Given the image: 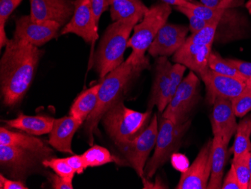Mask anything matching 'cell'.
<instances>
[{
	"mask_svg": "<svg viewBox=\"0 0 251 189\" xmlns=\"http://www.w3.org/2000/svg\"><path fill=\"white\" fill-rule=\"evenodd\" d=\"M186 1H187V2H192L193 0H186Z\"/></svg>",
	"mask_w": 251,
	"mask_h": 189,
	"instance_id": "obj_49",
	"label": "cell"
},
{
	"mask_svg": "<svg viewBox=\"0 0 251 189\" xmlns=\"http://www.w3.org/2000/svg\"><path fill=\"white\" fill-rule=\"evenodd\" d=\"M0 145L11 146L36 154L43 160L52 158L53 151L47 142L28 134L14 132L4 127L0 128Z\"/></svg>",
	"mask_w": 251,
	"mask_h": 189,
	"instance_id": "obj_18",
	"label": "cell"
},
{
	"mask_svg": "<svg viewBox=\"0 0 251 189\" xmlns=\"http://www.w3.org/2000/svg\"><path fill=\"white\" fill-rule=\"evenodd\" d=\"M211 49V46H199L185 42L176 52L173 60L175 63H180L200 76L209 69L208 59Z\"/></svg>",
	"mask_w": 251,
	"mask_h": 189,
	"instance_id": "obj_19",
	"label": "cell"
},
{
	"mask_svg": "<svg viewBox=\"0 0 251 189\" xmlns=\"http://www.w3.org/2000/svg\"><path fill=\"white\" fill-rule=\"evenodd\" d=\"M152 110L137 112L126 107L120 97L101 118L107 135L117 146L132 142L143 132L151 120Z\"/></svg>",
	"mask_w": 251,
	"mask_h": 189,
	"instance_id": "obj_4",
	"label": "cell"
},
{
	"mask_svg": "<svg viewBox=\"0 0 251 189\" xmlns=\"http://www.w3.org/2000/svg\"><path fill=\"white\" fill-rule=\"evenodd\" d=\"M14 37L23 39L33 46H43L51 39H54L61 25L56 21L35 22L30 15H25L16 19Z\"/></svg>",
	"mask_w": 251,
	"mask_h": 189,
	"instance_id": "obj_12",
	"label": "cell"
},
{
	"mask_svg": "<svg viewBox=\"0 0 251 189\" xmlns=\"http://www.w3.org/2000/svg\"><path fill=\"white\" fill-rule=\"evenodd\" d=\"M82 124L72 115L55 119L53 128L49 134L50 146L59 152L74 155L72 142L75 134Z\"/></svg>",
	"mask_w": 251,
	"mask_h": 189,
	"instance_id": "obj_20",
	"label": "cell"
},
{
	"mask_svg": "<svg viewBox=\"0 0 251 189\" xmlns=\"http://www.w3.org/2000/svg\"><path fill=\"white\" fill-rule=\"evenodd\" d=\"M43 159L36 154L14 147L0 145V164L2 170L14 180H21L35 171Z\"/></svg>",
	"mask_w": 251,
	"mask_h": 189,
	"instance_id": "obj_9",
	"label": "cell"
},
{
	"mask_svg": "<svg viewBox=\"0 0 251 189\" xmlns=\"http://www.w3.org/2000/svg\"><path fill=\"white\" fill-rule=\"evenodd\" d=\"M190 125V119L186 123L177 125L163 118L160 114L158 119V135L154 152L151 159L147 162L144 177H153L156 170L170 159L175 152L180 149Z\"/></svg>",
	"mask_w": 251,
	"mask_h": 189,
	"instance_id": "obj_6",
	"label": "cell"
},
{
	"mask_svg": "<svg viewBox=\"0 0 251 189\" xmlns=\"http://www.w3.org/2000/svg\"><path fill=\"white\" fill-rule=\"evenodd\" d=\"M23 0H0V47L6 46L9 39L7 38L5 27L7 21L15 8Z\"/></svg>",
	"mask_w": 251,
	"mask_h": 189,
	"instance_id": "obj_29",
	"label": "cell"
},
{
	"mask_svg": "<svg viewBox=\"0 0 251 189\" xmlns=\"http://www.w3.org/2000/svg\"><path fill=\"white\" fill-rule=\"evenodd\" d=\"M208 67L214 73L222 76L235 78L246 81L247 79L232 66L226 59L223 58L218 52H211L208 59Z\"/></svg>",
	"mask_w": 251,
	"mask_h": 189,
	"instance_id": "obj_27",
	"label": "cell"
},
{
	"mask_svg": "<svg viewBox=\"0 0 251 189\" xmlns=\"http://www.w3.org/2000/svg\"><path fill=\"white\" fill-rule=\"evenodd\" d=\"M232 107L236 117L245 116L251 111V89L247 87L241 95L232 100Z\"/></svg>",
	"mask_w": 251,
	"mask_h": 189,
	"instance_id": "obj_33",
	"label": "cell"
},
{
	"mask_svg": "<svg viewBox=\"0 0 251 189\" xmlns=\"http://www.w3.org/2000/svg\"><path fill=\"white\" fill-rule=\"evenodd\" d=\"M222 189H242L240 183L238 181L236 173H235V167L233 164L231 165L230 169L227 173L225 179L223 181Z\"/></svg>",
	"mask_w": 251,
	"mask_h": 189,
	"instance_id": "obj_36",
	"label": "cell"
},
{
	"mask_svg": "<svg viewBox=\"0 0 251 189\" xmlns=\"http://www.w3.org/2000/svg\"><path fill=\"white\" fill-rule=\"evenodd\" d=\"M115 0H106V6L107 8H108V7H110V5L113 3V2H115Z\"/></svg>",
	"mask_w": 251,
	"mask_h": 189,
	"instance_id": "obj_45",
	"label": "cell"
},
{
	"mask_svg": "<svg viewBox=\"0 0 251 189\" xmlns=\"http://www.w3.org/2000/svg\"><path fill=\"white\" fill-rule=\"evenodd\" d=\"M213 106L211 119L213 135L221 136L226 143L229 144L238 127L232 101L217 98Z\"/></svg>",
	"mask_w": 251,
	"mask_h": 189,
	"instance_id": "obj_17",
	"label": "cell"
},
{
	"mask_svg": "<svg viewBox=\"0 0 251 189\" xmlns=\"http://www.w3.org/2000/svg\"><path fill=\"white\" fill-rule=\"evenodd\" d=\"M200 79L191 71L184 78L173 98L161 114L163 118L181 125L190 120L192 110L198 103Z\"/></svg>",
	"mask_w": 251,
	"mask_h": 189,
	"instance_id": "obj_7",
	"label": "cell"
},
{
	"mask_svg": "<svg viewBox=\"0 0 251 189\" xmlns=\"http://www.w3.org/2000/svg\"><path fill=\"white\" fill-rule=\"evenodd\" d=\"M158 135V118L155 114L150 123L132 142L118 146L126 166H132L139 177H144L148 157L156 145Z\"/></svg>",
	"mask_w": 251,
	"mask_h": 189,
	"instance_id": "obj_8",
	"label": "cell"
},
{
	"mask_svg": "<svg viewBox=\"0 0 251 189\" xmlns=\"http://www.w3.org/2000/svg\"><path fill=\"white\" fill-rule=\"evenodd\" d=\"M176 8L178 12H181L183 15H185L188 18L189 22H190V27L189 28L193 33L201 30V29L205 27L207 25H209L213 21H205L202 18H200V17L197 16L195 14H193L187 7L177 6L176 7Z\"/></svg>",
	"mask_w": 251,
	"mask_h": 189,
	"instance_id": "obj_35",
	"label": "cell"
},
{
	"mask_svg": "<svg viewBox=\"0 0 251 189\" xmlns=\"http://www.w3.org/2000/svg\"><path fill=\"white\" fill-rule=\"evenodd\" d=\"M173 64L167 57H158L155 65L154 80L152 86L148 110L156 107L159 114L163 113L169 104L171 70Z\"/></svg>",
	"mask_w": 251,
	"mask_h": 189,
	"instance_id": "obj_16",
	"label": "cell"
},
{
	"mask_svg": "<svg viewBox=\"0 0 251 189\" xmlns=\"http://www.w3.org/2000/svg\"><path fill=\"white\" fill-rule=\"evenodd\" d=\"M86 167H95L102 166L109 163H116L117 164L125 165L124 159H119L111 155L109 150L101 146H92L81 155Z\"/></svg>",
	"mask_w": 251,
	"mask_h": 189,
	"instance_id": "obj_25",
	"label": "cell"
},
{
	"mask_svg": "<svg viewBox=\"0 0 251 189\" xmlns=\"http://www.w3.org/2000/svg\"><path fill=\"white\" fill-rule=\"evenodd\" d=\"M143 16L115 21L108 27L94 57V68L101 80L124 63V55L134 27Z\"/></svg>",
	"mask_w": 251,
	"mask_h": 189,
	"instance_id": "obj_3",
	"label": "cell"
},
{
	"mask_svg": "<svg viewBox=\"0 0 251 189\" xmlns=\"http://www.w3.org/2000/svg\"><path fill=\"white\" fill-rule=\"evenodd\" d=\"M229 144L226 143L221 136L214 135L212 139V159L211 173L208 182V189H219L222 188L223 176L227 161V148Z\"/></svg>",
	"mask_w": 251,
	"mask_h": 189,
	"instance_id": "obj_22",
	"label": "cell"
},
{
	"mask_svg": "<svg viewBox=\"0 0 251 189\" xmlns=\"http://www.w3.org/2000/svg\"><path fill=\"white\" fill-rule=\"evenodd\" d=\"M245 7H246V8L248 9L249 13L251 14V0H248V2H247L246 5H245Z\"/></svg>",
	"mask_w": 251,
	"mask_h": 189,
	"instance_id": "obj_44",
	"label": "cell"
},
{
	"mask_svg": "<svg viewBox=\"0 0 251 189\" xmlns=\"http://www.w3.org/2000/svg\"><path fill=\"white\" fill-rule=\"evenodd\" d=\"M226 4V0H224V2H223L221 6L218 8H212L204 6L201 3L190 2L185 7L189 8L193 14H195L200 18H202L205 21H211L218 19V18H221L224 9H225Z\"/></svg>",
	"mask_w": 251,
	"mask_h": 189,
	"instance_id": "obj_31",
	"label": "cell"
},
{
	"mask_svg": "<svg viewBox=\"0 0 251 189\" xmlns=\"http://www.w3.org/2000/svg\"><path fill=\"white\" fill-rule=\"evenodd\" d=\"M232 66H234L247 80L251 79V63L235 59H226Z\"/></svg>",
	"mask_w": 251,
	"mask_h": 189,
	"instance_id": "obj_37",
	"label": "cell"
},
{
	"mask_svg": "<svg viewBox=\"0 0 251 189\" xmlns=\"http://www.w3.org/2000/svg\"><path fill=\"white\" fill-rule=\"evenodd\" d=\"M212 140H208L199 152L194 162L182 173L177 189H205L211 173Z\"/></svg>",
	"mask_w": 251,
	"mask_h": 189,
	"instance_id": "obj_10",
	"label": "cell"
},
{
	"mask_svg": "<svg viewBox=\"0 0 251 189\" xmlns=\"http://www.w3.org/2000/svg\"><path fill=\"white\" fill-rule=\"evenodd\" d=\"M0 61V85L4 105L13 107L21 102L36 75L43 51L13 37L5 46Z\"/></svg>",
	"mask_w": 251,
	"mask_h": 189,
	"instance_id": "obj_1",
	"label": "cell"
},
{
	"mask_svg": "<svg viewBox=\"0 0 251 189\" xmlns=\"http://www.w3.org/2000/svg\"><path fill=\"white\" fill-rule=\"evenodd\" d=\"M65 160L70 164V166L73 167V170L77 174H82L84 170L87 169L81 155H73V156L66 158Z\"/></svg>",
	"mask_w": 251,
	"mask_h": 189,
	"instance_id": "obj_39",
	"label": "cell"
},
{
	"mask_svg": "<svg viewBox=\"0 0 251 189\" xmlns=\"http://www.w3.org/2000/svg\"><path fill=\"white\" fill-rule=\"evenodd\" d=\"M249 165H250V170H251V181H250V184H251V152H250Z\"/></svg>",
	"mask_w": 251,
	"mask_h": 189,
	"instance_id": "obj_46",
	"label": "cell"
},
{
	"mask_svg": "<svg viewBox=\"0 0 251 189\" xmlns=\"http://www.w3.org/2000/svg\"><path fill=\"white\" fill-rule=\"evenodd\" d=\"M206 88V101L213 105L217 98L232 101L246 90V81L222 76L208 69L200 76Z\"/></svg>",
	"mask_w": 251,
	"mask_h": 189,
	"instance_id": "obj_11",
	"label": "cell"
},
{
	"mask_svg": "<svg viewBox=\"0 0 251 189\" xmlns=\"http://www.w3.org/2000/svg\"><path fill=\"white\" fill-rule=\"evenodd\" d=\"M186 66L180 64V63H175L173 65V68L171 70L170 77V89H169V102L174 97L175 94L177 91L179 85L184 80V74L185 73Z\"/></svg>",
	"mask_w": 251,
	"mask_h": 189,
	"instance_id": "obj_34",
	"label": "cell"
},
{
	"mask_svg": "<svg viewBox=\"0 0 251 189\" xmlns=\"http://www.w3.org/2000/svg\"><path fill=\"white\" fill-rule=\"evenodd\" d=\"M190 28L184 25L166 23L157 32L148 49L152 57H169L184 45Z\"/></svg>",
	"mask_w": 251,
	"mask_h": 189,
	"instance_id": "obj_15",
	"label": "cell"
},
{
	"mask_svg": "<svg viewBox=\"0 0 251 189\" xmlns=\"http://www.w3.org/2000/svg\"><path fill=\"white\" fill-rule=\"evenodd\" d=\"M165 3L175 6H187L190 2H187L186 0H162Z\"/></svg>",
	"mask_w": 251,
	"mask_h": 189,
	"instance_id": "obj_43",
	"label": "cell"
},
{
	"mask_svg": "<svg viewBox=\"0 0 251 189\" xmlns=\"http://www.w3.org/2000/svg\"><path fill=\"white\" fill-rule=\"evenodd\" d=\"M30 17L35 22L56 21L60 25H67L73 18L75 8L73 0H29Z\"/></svg>",
	"mask_w": 251,
	"mask_h": 189,
	"instance_id": "obj_14",
	"label": "cell"
},
{
	"mask_svg": "<svg viewBox=\"0 0 251 189\" xmlns=\"http://www.w3.org/2000/svg\"><path fill=\"white\" fill-rule=\"evenodd\" d=\"M149 8L141 0H115L110 5L112 21L127 19L135 15L145 16Z\"/></svg>",
	"mask_w": 251,
	"mask_h": 189,
	"instance_id": "obj_24",
	"label": "cell"
},
{
	"mask_svg": "<svg viewBox=\"0 0 251 189\" xmlns=\"http://www.w3.org/2000/svg\"><path fill=\"white\" fill-rule=\"evenodd\" d=\"M148 66L149 64L135 65L126 59L101 80L97 106L84 124V131L90 146H94V133L105 112L118 99L122 97L124 88L130 80L148 68Z\"/></svg>",
	"mask_w": 251,
	"mask_h": 189,
	"instance_id": "obj_2",
	"label": "cell"
},
{
	"mask_svg": "<svg viewBox=\"0 0 251 189\" xmlns=\"http://www.w3.org/2000/svg\"><path fill=\"white\" fill-rule=\"evenodd\" d=\"M97 31L98 27L94 21L91 0H75L73 18L65 25L60 35L74 33L87 43H90L98 39Z\"/></svg>",
	"mask_w": 251,
	"mask_h": 189,
	"instance_id": "obj_13",
	"label": "cell"
},
{
	"mask_svg": "<svg viewBox=\"0 0 251 189\" xmlns=\"http://www.w3.org/2000/svg\"><path fill=\"white\" fill-rule=\"evenodd\" d=\"M233 146V158L251 152V121L249 117H245L240 121L235 132Z\"/></svg>",
	"mask_w": 251,
	"mask_h": 189,
	"instance_id": "obj_26",
	"label": "cell"
},
{
	"mask_svg": "<svg viewBox=\"0 0 251 189\" xmlns=\"http://www.w3.org/2000/svg\"><path fill=\"white\" fill-rule=\"evenodd\" d=\"M247 85L251 89V79H248L246 81Z\"/></svg>",
	"mask_w": 251,
	"mask_h": 189,
	"instance_id": "obj_47",
	"label": "cell"
},
{
	"mask_svg": "<svg viewBox=\"0 0 251 189\" xmlns=\"http://www.w3.org/2000/svg\"><path fill=\"white\" fill-rule=\"evenodd\" d=\"M250 152L233 158L232 164L235 167V173L242 189H248L251 181V170L249 165Z\"/></svg>",
	"mask_w": 251,
	"mask_h": 189,
	"instance_id": "obj_30",
	"label": "cell"
},
{
	"mask_svg": "<svg viewBox=\"0 0 251 189\" xmlns=\"http://www.w3.org/2000/svg\"><path fill=\"white\" fill-rule=\"evenodd\" d=\"M100 84H96L81 93L76 98L70 108V115L84 123L92 113L98 101Z\"/></svg>",
	"mask_w": 251,
	"mask_h": 189,
	"instance_id": "obj_23",
	"label": "cell"
},
{
	"mask_svg": "<svg viewBox=\"0 0 251 189\" xmlns=\"http://www.w3.org/2000/svg\"><path fill=\"white\" fill-rule=\"evenodd\" d=\"M248 189H251V183L249 185V186H248Z\"/></svg>",
	"mask_w": 251,
	"mask_h": 189,
	"instance_id": "obj_48",
	"label": "cell"
},
{
	"mask_svg": "<svg viewBox=\"0 0 251 189\" xmlns=\"http://www.w3.org/2000/svg\"><path fill=\"white\" fill-rule=\"evenodd\" d=\"M42 165L45 167H50L56 174L63 177L69 183H73L75 171L73 167L66 162L65 159H56L50 158L45 159L42 162Z\"/></svg>",
	"mask_w": 251,
	"mask_h": 189,
	"instance_id": "obj_32",
	"label": "cell"
},
{
	"mask_svg": "<svg viewBox=\"0 0 251 189\" xmlns=\"http://www.w3.org/2000/svg\"><path fill=\"white\" fill-rule=\"evenodd\" d=\"M221 18L214 20L212 22L207 25L205 27L198 32H194L190 37L187 38L186 42L188 43L196 44L199 46H212L216 31L218 29Z\"/></svg>",
	"mask_w": 251,
	"mask_h": 189,
	"instance_id": "obj_28",
	"label": "cell"
},
{
	"mask_svg": "<svg viewBox=\"0 0 251 189\" xmlns=\"http://www.w3.org/2000/svg\"><path fill=\"white\" fill-rule=\"evenodd\" d=\"M0 189H28L21 180L7 179L3 175H0Z\"/></svg>",
	"mask_w": 251,
	"mask_h": 189,
	"instance_id": "obj_40",
	"label": "cell"
},
{
	"mask_svg": "<svg viewBox=\"0 0 251 189\" xmlns=\"http://www.w3.org/2000/svg\"><path fill=\"white\" fill-rule=\"evenodd\" d=\"M171 13L172 7L165 2L156 4L149 8L140 23L134 27L133 35L127 43V48L132 49L127 60L135 65L149 64L145 53L159 29L167 23Z\"/></svg>",
	"mask_w": 251,
	"mask_h": 189,
	"instance_id": "obj_5",
	"label": "cell"
},
{
	"mask_svg": "<svg viewBox=\"0 0 251 189\" xmlns=\"http://www.w3.org/2000/svg\"><path fill=\"white\" fill-rule=\"evenodd\" d=\"M54 118L42 115H26L21 113L15 119L6 120L4 123L7 126L25 131L32 136L50 134L53 128Z\"/></svg>",
	"mask_w": 251,
	"mask_h": 189,
	"instance_id": "obj_21",
	"label": "cell"
},
{
	"mask_svg": "<svg viewBox=\"0 0 251 189\" xmlns=\"http://www.w3.org/2000/svg\"><path fill=\"white\" fill-rule=\"evenodd\" d=\"M91 5H92L94 21L96 25L98 27L100 17L108 9L106 6V0H91Z\"/></svg>",
	"mask_w": 251,
	"mask_h": 189,
	"instance_id": "obj_41",
	"label": "cell"
},
{
	"mask_svg": "<svg viewBox=\"0 0 251 189\" xmlns=\"http://www.w3.org/2000/svg\"><path fill=\"white\" fill-rule=\"evenodd\" d=\"M200 3L203 5L209 8H218L222 5L224 0H200Z\"/></svg>",
	"mask_w": 251,
	"mask_h": 189,
	"instance_id": "obj_42",
	"label": "cell"
},
{
	"mask_svg": "<svg viewBox=\"0 0 251 189\" xmlns=\"http://www.w3.org/2000/svg\"><path fill=\"white\" fill-rule=\"evenodd\" d=\"M250 118H251V116H250Z\"/></svg>",
	"mask_w": 251,
	"mask_h": 189,
	"instance_id": "obj_50",
	"label": "cell"
},
{
	"mask_svg": "<svg viewBox=\"0 0 251 189\" xmlns=\"http://www.w3.org/2000/svg\"><path fill=\"white\" fill-rule=\"evenodd\" d=\"M49 180L53 189H73V183H69L63 177L55 173H49Z\"/></svg>",
	"mask_w": 251,
	"mask_h": 189,
	"instance_id": "obj_38",
	"label": "cell"
}]
</instances>
